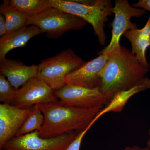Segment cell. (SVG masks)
Returning a JSON list of instances; mask_svg holds the SVG:
<instances>
[{
    "mask_svg": "<svg viewBox=\"0 0 150 150\" xmlns=\"http://www.w3.org/2000/svg\"><path fill=\"white\" fill-rule=\"evenodd\" d=\"M7 34L6 18L2 14H0V36L1 37Z\"/></svg>",
    "mask_w": 150,
    "mask_h": 150,
    "instance_id": "obj_22",
    "label": "cell"
},
{
    "mask_svg": "<svg viewBox=\"0 0 150 150\" xmlns=\"http://www.w3.org/2000/svg\"><path fill=\"white\" fill-rule=\"evenodd\" d=\"M16 89L3 75L0 74V102L11 104L15 98Z\"/></svg>",
    "mask_w": 150,
    "mask_h": 150,
    "instance_id": "obj_19",
    "label": "cell"
},
{
    "mask_svg": "<svg viewBox=\"0 0 150 150\" xmlns=\"http://www.w3.org/2000/svg\"><path fill=\"white\" fill-rule=\"evenodd\" d=\"M54 93L59 100L58 103L70 107L102 109L108 103L99 88H89L67 84Z\"/></svg>",
    "mask_w": 150,
    "mask_h": 150,
    "instance_id": "obj_6",
    "label": "cell"
},
{
    "mask_svg": "<svg viewBox=\"0 0 150 150\" xmlns=\"http://www.w3.org/2000/svg\"><path fill=\"white\" fill-rule=\"evenodd\" d=\"M38 65L27 66L22 62L6 59L0 62V73L16 89L30 79L37 77Z\"/></svg>",
    "mask_w": 150,
    "mask_h": 150,
    "instance_id": "obj_12",
    "label": "cell"
},
{
    "mask_svg": "<svg viewBox=\"0 0 150 150\" xmlns=\"http://www.w3.org/2000/svg\"><path fill=\"white\" fill-rule=\"evenodd\" d=\"M44 122V115L39 106L38 105H34L16 137L23 136L35 131H40Z\"/></svg>",
    "mask_w": 150,
    "mask_h": 150,
    "instance_id": "obj_18",
    "label": "cell"
},
{
    "mask_svg": "<svg viewBox=\"0 0 150 150\" xmlns=\"http://www.w3.org/2000/svg\"><path fill=\"white\" fill-rule=\"evenodd\" d=\"M150 89V79L146 77L131 88L119 92L115 94L108 103L100 110L93 120L95 123L100 117L108 112H121L129 100L136 94Z\"/></svg>",
    "mask_w": 150,
    "mask_h": 150,
    "instance_id": "obj_14",
    "label": "cell"
},
{
    "mask_svg": "<svg viewBox=\"0 0 150 150\" xmlns=\"http://www.w3.org/2000/svg\"><path fill=\"white\" fill-rule=\"evenodd\" d=\"M87 23L79 17L51 7L35 16L29 17L26 25H35L49 38L56 39L69 30L83 29Z\"/></svg>",
    "mask_w": 150,
    "mask_h": 150,
    "instance_id": "obj_5",
    "label": "cell"
},
{
    "mask_svg": "<svg viewBox=\"0 0 150 150\" xmlns=\"http://www.w3.org/2000/svg\"><path fill=\"white\" fill-rule=\"evenodd\" d=\"M85 62L72 49L69 48L42 61L38 65L37 76L56 91L67 85V76Z\"/></svg>",
    "mask_w": 150,
    "mask_h": 150,
    "instance_id": "obj_4",
    "label": "cell"
},
{
    "mask_svg": "<svg viewBox=\"0 0 150 150\" xmlns=\"http://www.w3.org/2000/svg\"><path fill=\"white\" fill-rule=\"evenodd\" d=\"M42 33L35 25L25 26L21 29L7 33L0 38V62L6 59L7 54L11 50L24 47L34 36Z\"/></svg>",
    "mask_w": 150,
    "mask_h": 150,
    "instance_id": "obj_13",
    "label": "cell"
},
{
    "mask_svg": "<svg viewBox=\"0 0 150 150\" xmlns=\"http://www.w3.org/2000/svg\"><path fill=\"white\" fill-rule=\"evenodd\" d=\"M112 8L114 18L112 24V36L109 44L100 51L99 54H108L120 47V40L127 31L137 28L133 23V17H140L146 14L143 9L134 7L127 0H116Z\"/></svg>",
    "mask_w": 150,
    "mask_h": 150,
    "instance_id": "obj_7",
    "label": "cell"
},
{
    "mask_svg": "<svg viewBox=\"0 0 150 150\" xmlns=\"http://www.w3.org/2000/svg\"><path fill=\"white\" fill-rule=\"evenodd\" d=\"M43 112L44 122L39 131L40 137L54 138L86 129L101 108H80L58 103L38 105Z\"/></svg>",
    "mask_w": 150,
    "mask_h": 150,
    "instance_id": "obj_2",
    "label": "cell"
},
{
    "mask_svg": "<svg viewBox=\"0 0 150 150\" xmlns=\"http://www.w3.org/2000/svg\"><path fill=\"white\" fill-rule=\"evenodd\" d=\"M149 139H148L147 142V147L148 148L149 150H150V129L149 131Z\"/></svg>",
    "mask_w": 150,
    "mask_h": 150,
    "instance_id": "obj_24",
    "label": "cell"
},
{
    "mask_svg": "<svg viewBox=\"0 0 150 150\" xmlns=\"http://www.w3.org/2000/svg\"><path fill=\"white\" fill-rule=\"evenodd\" d=\"M100 74L99 88L108 102L119 92L133 87L146 76L150 69L131 50L122 46L110 52Z\"/></svg>",
    "mask_w": 150,
    "mask_h": 150,
    "instance_id": "obj_1",
    "label": "cell"
},
{
    "mask_svg": "<svg viewBox=\"0 0 150 150\" xmlns=\"http://www.w3.org/2000/svg\"><path fill=\"white\" fill-rule=\"evenodd\" d=\"M8 1L11 6L28 17L35 16L51 8L49 0H10Z\"/></svg>",
    "mask_w": 150,
    "mask_h": 150,
    "instance_id": "obj_17",
    "label": "cell"
},
{
    "mask_svg": "<svg viewBox=\"0 0 150 150\" xmlns=\"http://www.w3.org/2000/svg\"><path fill=\"white\" fill-rule=\"evenodd\" d=\"M4 1L0 6V13L6 18L7 34L27 26L26 23L29 17L11 6L8 1Z\"/></svg>",
    "mask_w": 150,
    "mask_h": 150,
    "instance_id": "obj_16",
    "label": "cell"
},
{
    "mask_svg": "<svg viewBox=\"0 0 150 150\" xmlns=\"http://www.w3.org/2000/svg\"><path fill=\"white\" fill-rule=\"evenodd\" d=\"M133 6L134 7L143 9L150 12V0H139Z\"/></svg>",
    "mask_w": 150,
    "mask_h": 150,
    "instance_id": "obj_21",
    "label": "cell"
},
{
    "mask_svg": "<svg viewBox=\"0 0 150 150\" xmlns=\"http://www.w3.org/2000/svg\"><path fill=\"white\" fill-rule=\"evenodd\" d=\"M124 36L131 43L132 53L143 66L150 69L146 57V51L150 46V15L143 28L128 30L124 33Z\"/></svg>",
    "mask_w": 150,
    "mask_h": 150,
    "instance_id": "obj_15",
    "label": "cell"
},
{
    "mask_svg": "<svg viewBox=\"0 0 150 150\" xmlns=\"http://www.w3.org/2000/svg\"><path fill=\"white\" fill-rule=\"evenodd\" d=\"M123 150H149L148 148H142L138 146H128L125 148Z\"/></svg>",
    "mask_w": 150,
    "mask_h": 150,
    "instance_id": "obj_23",
    "label": "cell"
},
{
    "mask_svg": "<svg viewBox=\"0 0 150 150\" xmlns=\"http://www.w3.org/2000/svg\"><path fill=\"white\" fill-rule=\"evenodd\" d=\"M51 7L59 9L83 19L93 27L94 34L101 46H105V23L112 13L110 0H49Z\"/></svg>",
    "mask_w": 150,
    "mask_h": 150,
    "instance_id": "obj_3",
    "label": "cell"
},
{
    "mask_svg": "<svg viewBox=\"0 0 150 150\" xmlns=\"http://www.w3.org/2000/svg\"><path fill=\"white\" fill-rule=\"evenodd\" d=\"M79 133H71L54 138L40 137L39 131L15 137L4 145V150H65Z\"/></svg>",
    "mask_w": 150,
    "mask_h": 150,
    "instance_id": "obj_8",
    "label": "cell"
},
{
    "mask_svg": "<svg viewBox=\"0 0 150 150\" xmlns=\"http://www.w3.org/2000/svg\"><path fill=\"white\" fill-rule=\"evenodd\" d=\"M21 108L11 104H0V149L14 137L26 120L32 107Z\"/></svg>",
    "mask_w": 150,
    "mask_h": 150,
    "instance_id": "obj_11",
    "label": "cell"
},
{
    "mask_svg": "<svg viewBox=\"0 0 150 150\" xmlns=\"http://www.w3.org/2000/svg\"><path fill=\"white\" fill-rule=\"evenodd\" d=\"M93 124L94 123L92 122L86 129L79 133L76 138L71 142L65 150H80L81 144L84 137Z\"/></svg>",
    "mask_w": 150,
    "mask_h": 150,
    "instance_id": "obj_20",
    "label": "cell"
},
{
    "mask_svg": "<svg viewBox=\"0 0 150 150\" xmlns=\"http://www.w3.org/2000/svg\"><path fill=\"white\" fill-rule=\"evenodd\" d=\"M109 59V54H100L96 58L84 63L67 76V84L89 88H99L100 74Z\"/></svg>",
    "mask_w": 150,
    "mask_h": 150,
    "instance_id": "obj_10",
    "label": "cell"
},
{
    "mask_svg": "<svg viewBox=\"0 0 150 150\" xmlns=\"http://www.w3.org/2000/svg\"><path fill=\"white\" fill-rule=\"evenodd\" d=\"M54 92L40 78L35 77L17 90L11 105L20 108H28L36 105L55 103L59 100Z\"/></svg>",
    "mask_w": 150,
    "mask_h": 150,
    "instance_id": "obj_9",
    "label": "cell"
}]
</instances>
